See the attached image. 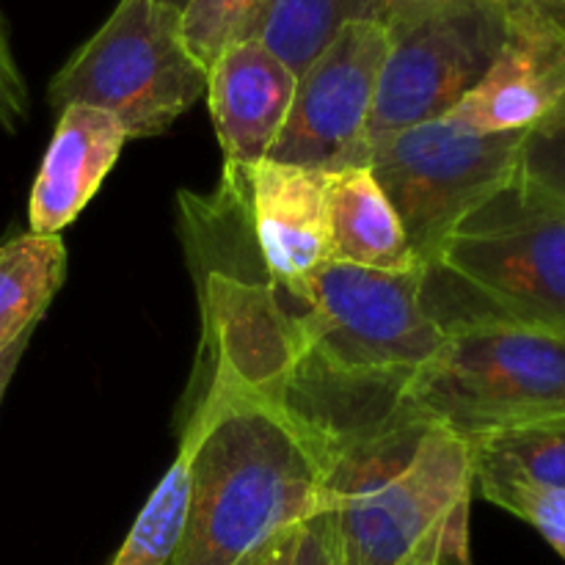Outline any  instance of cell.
<instances>
[{
    "label": "cell",
    "mask_w": 565,
    "mask_h": 565,
    "mask_svg": "<svg viewBox=\"0 0 565 565\" xmlns=\"http://www.w3.org/2000/svg\"><path fill=\"white\" fill-rule=\"evenodd\" d=\"M191 486L171 565H243L326 513V456L287 412L199 403L185 419Z\"/></svg>",
    "instance_id": "1"
},
{
    "label": "cell",
    "mask_w": 565,
    "mask_h": 565,
    "mask_svg": "<svg viewBox=\"0 0 565 565\" xmlns=\"http://www.w3.org/2000/svg\"><path fill=\"white\" fill-rule=\"evenodd\" d=\"M472 445L412 412L326 458V511L345 565H401L430 541L450 565H472Z\"/></svg>",
    "instance_id": "2"
},
{
    "label": "cell",
    "mask_w": 565,
    "mask_h": 565,
    "mask_svg": "<svg viewBox=\"0 0 565 565\" xmlns=\"http://www.w3.org/2000/svg\"><path fill=\"white\" fill-rule=\"evenodd\" d=\"M419 301L447 337L478 326L565 331V202L513 177L423 263Z\"/></svg>",
    "instance_id": "3"
},
{
    "label": "cell",
    "mask_w": 565,
    "mask_h": 565,
    "mask_svg": "<svg viewBox=\"0 0 565 565\" xmlns=\"http://www.w3.org/2000/svg\"><path fill=\"white\" fill-rule=\"evenodd\" d=\"M403 408L463 441L565 417V331L478 326L447 337Z\"/></svg>",
    "instance_id": "4"
},
{
    "label": "cell",
    "mask_w": 565,
    "mask_h": 565,
    "mask_svg": "<svg viewBox=\"0 0 565 565\" xmlns=\"http://www.w3.org/2000/svg\"><path fill=\"white\" fill-rule=\"evenodd\" d=\"M204 94L207 70L185 44L182 11L158 0H119L47 88L55 110L99 108L127 138L160 136Z\"/></svg>",
    "instance_id": "5"
},
{
    "label": "cell",
    "mask_w": 565,
    "mask_h": 565,
    "mask_svg": "<svg viewBox=\"0 0 565 565\" xmlns=\"http://www.w3.org/2000/svg\"><path fill=\"white\" fill-rule=\"evenodd\" d=\"M375 20L386 31L370 141L452 114L483 81L508 36L502 0H390Z\"/></svg>",
    "instance_id": "6"
},
{
    "label": "cell",
    "mask_w": 565,
    "mask_h": 565,
    "mask_svg": "<svg viewBox=\"0 0 565 565\" xmlns=\"http://www.w3.org/2000/svg\"><path fill=\"white\" fill-rule=\"evenodd\" d=\"M522 138L472 130L447 114L373 143L367 169L395 207L419 268L475 207L519 174Z\"/></svg>",
    "instance_id": "7"
},
{
    "label": "cell",
    "mask_w": 565,
    "mask_h": 565,
    "mask_svg": "<svg viewBox=\"0 0 565 565\" xmlns=\"http://www.w3.org/2000/svg\"><path fill=\"white\" fill-rule=\"evenodd\" d=\"M185 196V193H182ZM182 207L237 241V276L254 257L252 281L292 292L331 259V174L301 166L259 160L224 166L213 202L182 199Z\"/></svg>",
    "instance_id": "8"
},
{
    "label": "cell",
    "mask_w": 565,
    "mask_h": 565,
    "mask_svg": "<svg viewBox=\"0 0 565 565\" xmlns=\"http://www.w3.org/2000/svg\"><path fill=\"white\" fill-rule=\"evenodd\" d=\"M202 303L199 403L279 406L303 356L296 309L285 290L230 274L196 276Z\"/></svg>",
    "instance_id": "9"
},
{
    "label": "cell",
    "mask_w": 565,
    "mask_h": 565,
    "mask_svg": "<svg viewBox=\"0 0 565 565\" xmlns=\"http://www.w3.org/2000/svg\"><path fill=\"white\" fill-rule=\"evenodd\" d=\"M384 55L379 20L348 22L298 75L290 116L268 160L329 174L367 166Z\"/></svg>",
    "instance_id": "10"
},
{
    "label": "cell",
    "mask_w": 565,
    "mask_h": 565,
    "mask_svg": "<svg viewBox=\"0 0 565 565\" xmlns=\"http://www.w3.org/2000/svg\"><path fill=\"white\" fill-rule=\"evenodd\" d=\"M563 103L565 28L539 0H522L511 6L500 55L450 116L480 132H527Z\"/></svg>",
    "instance_id": "11"
},
{
    "label": "cell",
    "mask_w": 565,
    "mask_h": 565,
    "mask_svg": "<svg viewBox=\"0 0 565 565\" xmlns=\"http://www.w3.org/2000/svg\"><path fill=\"white\" fill-rule=\"evenodd\" d=\"M298 75L254 39L230 44L207 70V103L224 166L270 158L296 99Z\"/></svg>",
    "instance_id": "12"
},
{
    "label": "cell",
    "mask_w": 565,
    "mask_h": 565,
    "mask_svg": "<svg viewBox=\"0 0 565 565\" xmlns=\"http://www.w3.org/2000/svg\"><path fill=\"white\" fill-rule=\"evenodd\" d=\"M127 141L125 127L105 110L88 105L58 110L28 202L31 232L61 235L97 196Z\"/></svg>",
    "instance_id": "13"
},
{
    "label": "cell",
    "mask_w": 565,
    "mask_h": 565,
    "mask_svg": "<svg viewBox=\"0 0 565 565\" xmlns=\"http://www.w3.org/2000/svg\"><path fill=\"white\" fill-rule=\"evenodd\" d=\"M331 259L379 274H414L419 259L367 166L331 174Z\"/></svg>",
    "instance_id": "14"
},
{
    "label": "cell",
    "mask_w": 565,
    "mask_h": 565,
    "mask_svg": "<svg viewBox=\"0 0 565 565\" xmlns=\"http://www.w3.org/2000/svg\"><path fill=\"white\" fill-rule=\"evenodd\" d=\"M64 281L66 246L61 235L25 232L0 246V356L33 337Z\"/></svg>",
    "instance_id": "15"
},
{
    "label": "cell",
    "mask_w": 565,
    "mask_h": 565,
    "mask_svg": "<svg viewBox=\"0 0 565 565\" xmlns=\"http://www.w3.org/2000/svg\"><path fill=\"white\" fill-rule=\"evenodd\" d=\"M375 6L379 0H268L246 39L301 75L348 22L375 20Z\"/></svg>",
    "instance_id": "16"
},
{
    "label": "cell",
    "mask_w": 565,
    "mask_h": 565,
    "mask_svg": "<svg viewBox=\"0 0 565 565\" xmlns=\"http://www.w3.org/2000/svg\"><path fill=\"white\" fill-rule=\"evenodd\" d=\"M475 478L565 489V417L472 441Z\"/></svg>",
    "instance_id": "17"
},
{
    "label": "cell",
    "mask_w": 565,
    "mask_h": 565,
    "mask_svg": "<svg viewBox=\"0 0 565 565\" xmlns=\"http://www.w3.org/2000/svg\"><path fill=\"white\" fill-rule=\"evenodd\" d=\"M188 475H191V447L180 441L177 461L141 508L110 565H171L185 530L188 486H191Z\"/></svg>",
    "instance_id": "18"
},
{
    "label": "cell",
    "mask_w": 565,
    "mask_h": 565,
    "mask_svg": "<svg viewBox=\"0 0 565 565\" xmlns=\"http://www.w3.org/2000/svg\"><path fill=\"white\" fill-rule=\"evenodd\" d=\"M268 0H188L182 9V36L204 70L230 44L248 36Z\"/></svg>",
    "instance_id": "19"
},
{
    "label": "cell",
    "mask_w": 565,
    "mask_h": 565,
    "mask_svg": "<svg viewBox=\"0 0 565 565\" xmlns=\"http://www.w3.org/2000/svg\"><path fill=\"white\" fill-rule=\"evenodd\" d=\"M475 489L486 502L539 530L541 539L565 561V489L502 478H475Z\"/></svg>",
    "instance_id": "20"
},
{
    "label": "cell",
    "mask_w": 565,
    "mask_h": 565,
    "mask_svg": "<svg viewBox=\"0 0 565 565\" xmlns=\"http://www.w3.org/2000/svg\"><path fill=\"white\" fill-rule=\"evenodd\" d=\"M519 174L565 202V103L524 132Z\"/></svg>",
    "instance_id": "21"
},
{
    "label": "cell",
    "mask_w": 565,
    "mask_h": 565,
    "mask_svg": "<svg viewBox=\"0 0 565 565\" xmlns=\"http://www.w3.org/2000/svg\"><path fill=\"white\" fill-rule=\"evenodd\" d=\"M28 114H31V94L11 47L9 22L0 11V127L6 132H17L25 125Z\"/></svg>",
    "instance_id": "22"
},
{
    "label": "cell",
    "mask_w": 565,
    "mask_h": 565,
    "mask_svg": "<svg viewBox=\"0 0 565 565\" xmlns=\"http://www.w3.org/2000/svg\"><path fill=\"white\" fill-rule=\"evenodd\" d=\"M287 565H345L334 516L329 511L318 513L296 530Z\"/></svg>",
    "instance_id": "23"
},
{
    "label": "cell",
    "mask_w": 565,
    "mask_h": 565,
    "mask_svg": "<svg viewBox=\"0 0 565 565\" xmlns=\"http://www.w3.org/2000/svg\"><path fill=\"white\" fill-rule=\"evenodd\" d=\"M28 342H31V337H25V340H20L14 348H9V351H6L3 356H0V403H3L6 390H9L11 379H14L17 364H20V359H22V353H25Z\"/></svg>",
    "instance_id": "24"
},
{
    "label": "cell",
    "mask_w": 565,
    "mask_h": 565,
    "mask_svg": "<svg viewBox=\"0 0 565 565\" xmlns=\"http://www.w3.org/2000/svg\"><path fill=\"white\" fill-rule=\"evenodd\" d=\"M401 565H450L447 550L441 541H430V544L419 546L412 557H406Z\"/></svg>",
    "instance_id": "25"
},
{
    "label": "cell",
    "mask_w": 565,
    "mask_h": 565,
    "mask_svg": "<svg viewBox=\"0 0 565 565\" xmlns=\"http://www.w3.org/2000/svg\"><path fill=\"white\" fill-rule=\"evenodd\" d=\"M292 539H296V530H292L290 535H285V539H281L279 544H276L274 550L263 557V561H259V565H287V561H290Z\"/></svg>",
    "instance_id": "26"
},
{
    "label": "cell",
    "mask_w": 565,
    "mask_h": 565,
    "mask_svg": "<svg viewBox=\"0 0 565 565\" xmlns=\"http://www.w3.org/2000/svg\"><path fill=\"white\" fill-rule=\"evenodd\" d=\"M539 3L544 6V11L552 17V20L561 22L565 28V0H539Z\"/></svg>",
    "instance_id": "27"
},
{
    "label": "cell",
    "mask_w": 565,
    "mask_h": 565,
    "mask_svg": "<svg viewBox=\"0 0 565 565\" xmlns=\"http://www.w3.org/2000/svg\"><path fill=\"white\" fill-rule=\"evenodd\" d=\"M158 3H166V6H171V9L182 11V9H185V3H188V0H158Z\"/></svg>",
    "instance_id": "28"
},
{
    "label": "cell",
    "mask_w": 565,
    "mask_h": 565,
    "mask_svg": "<svg viewBox=\"0 0 565 565\" xmlns=\"http://www.w3.org/2000/svg\"><path fill=\"white\" fill-rule=\"evenodd\" d=\"M274 546H276V544H274ZM274 546H270V550H274ZM270 550H268V552H270ZM268 552H265V555H268ZM265 555H259V557H257V561H252V563H243V565H259V561H263V557H265Z\"/></svg>",
    "instance_id": "29"
},
{
    "label": "cell",
    "mask_w": 565,
    "mask_h": 565,
    "mask_svg": "<svg viewBox=\"0 0 565 565\" xmlns=\"http://www.w3.org/2000/svg\"><path fill=\"white\" fill-rule=\"evenodd\" d=\"M384 3H390V0H379V6H375V14H379V9H381V6H384Z\"/></svg>",
    "instance_id": "30"
},
{
    "label": "cell",
    "mask_w": 565,
    "mask_h": 565,
    "mask_svg": "<svg viewBox=\"0 0 565 565\" xmlns=\"http://www.w3.org/2000/svg\"><path fill=\"white\" fill-rule=\"evenodd\" d=\"M502 3H522V0H502Z\"/></svg>",
    "instance_id": "31"
}]
</instances>
